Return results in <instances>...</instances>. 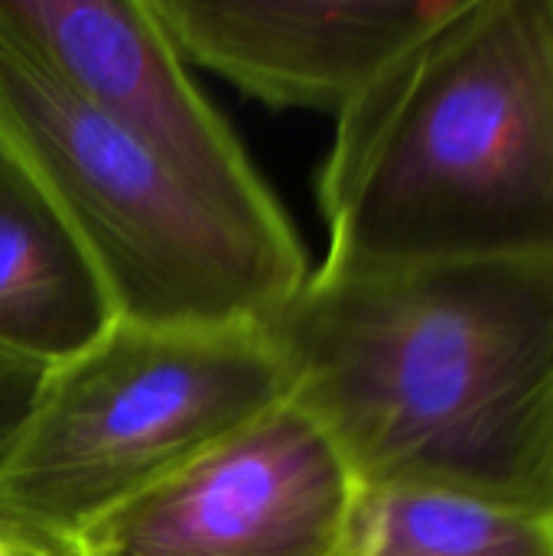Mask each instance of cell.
<instances>
[{"label": "cell", "instance_id": "cell-2", "mask_svg": "<svg viewBox=\"0 0 553 556\" xmlns=\"http://www.w3.org/2000/svg\"><path fill=\"white\" fill-rule=\"evenodd\" d=\"M323 267L553 257V0H450L339 117Z\"/></svg>", "mask_w": 553, "mask_h": 556}, {"label": "cell", "instance_id": "cell-11", "mask_svg": "<svg viewBox=\"0 0 553 556\" xmlns=\"http://www.w3.org/2000/svg\"><path fill=\"white\" fill-rule=\"evenodd\" d=\"M544 511L553 518V463H551V479H548V492H544Z\"/></svg>", "mask_w": 553, "mask_h": 556}, {"label": "cell", "instance_id": "cell-9", "mask_svg": "<svg viewBox=\"0 0 553 556\" xmlns=\"http://www.w3.org/2000/svg\"><path fill=\"white\" fill-rule=\"evenodd\" d=\"M349 556H553V518L456 485L365 489Z\"/></svg>", "mask_w": 553, "mask_h": 556}, {"label": "cell", "instance_id": "cell-1", "mask_svg": "<svg viewBox=\"0 0 553 556\" xmlns=\"http://www.w3.org/2000/svg\"><path fill=\"white\" fill-rule=\"evenodd\" d=\"M264 332L290 401L365 489L430 482L544 508L553 257L319 267Z\"/></svg>", "mask_w": 553, "mask_h": 556}, {"label": "cell", "instance_id": "cell-3", "mask_svg": "<svg viewBox=\"0 0 553 556\" xmlns=\"http://www.w3.org/2000/svg\"><path fill=\"white\" fill-rule=\"evenodd\" d=\"M0 143L91 257L114 316L264 326L310 277L297 228H254L0 33Z\"/></svg>", "mask_w": 553, "mask_h": 556}, {"label": "cell", "instance_id": "cell-7", "mask_svg": "<svg viewBox=\"0 0 553 556\" xmlns=\"http://www.w3.org/2000/svg\"><path fill=\"white\" fill-rule=\"evenodd\" d=\"M179 55L274 108L342 114L450 0H147Z\"/></svg>", "mask_w": 553, "mask_h": 556}, {"label": "cell", "instance_id": "cell-12", "mask_svg": "<svg viewBox=\"0 0 553 556\" xmlns=\"http://www.w3.org/2000/svg\"><path fill=\"white\" fill-rule=\"evenodd\" d=\"M0 556H16V554H13V551H10V547H7V544L0 541Z\"/></svg>", "mask_w": 553, "mask_h": 556}, {"label": "cell", "instance_id": "cell-6", "mask_svg": "<svg viewBox=\"0 0 553 556\" xmlns=\"http://www.w3.org/2000/svg\"><path fill=\"white\" fill-rule=\"evenodd\" d=\"M0 33L254 228H293L147 0H0Z\"/></svg>", "mask_w": 553, "mask_h": 556}, {"label": "cell", "instance_id": "cell-10", "mask_svg": "<svg viewBox=\"0 0 553 556\" xmlns=\"http://www.w3.org/2000/svg\"><path fill=\"white\" fill-rule=\"evenodd\" d=\"M36 381H39V375H33V371L0 368V453L10 443V437L16 433V427L23 424L29 401L36 394Z\"/></svg>", "mask_w": 553, "mask_h": 556}, {"label": "cell", "instance_id": "cell-4", "mask_svg": "<svg viewBox=\"0 0 553 556\" xmlns=\"http://www.w3.org/2000/svg\"><path fill=\"white\" fill-rule=\"evenodd\" d=\"M290 397L264 326L153 329L114 319L36 381L0 453V541L65 556L104 515Z\"/></svg>", "mask_w": 553, "mask_h": 556}, {"label": "cell", "instance_id": "cell-5", "mask_svg": "<svg viewBox=\"0 0 553 556\" xmlns=\"http://www.w3.org/2000/svg\"><path fill=\"white\" fill-rule=\"evenodd\" d=\"M365 485L290 397L95 521L65 556H349Z\"/></svg>", "mask_w": 553, "mask_h": 556}, {"label": "cell", "instance_id": "cell-8", "mask_svg": "<svg viewBox=\"0 0 553 556\" xmlns=\"http://www.w3.org/2000/svg\"><path fill=\"white\" fill-rule=\"evenodd\" d=\"M114 319L91 257L0 143V368L46 375L95 345Z\"/></svg>", "mask_w": 553, "mask_h": 556}]
</instances>
